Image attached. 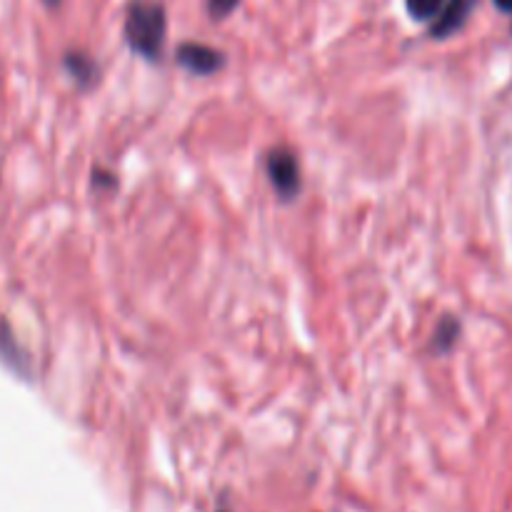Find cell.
<instances>
[{
	"label": "cell",
	"instance_id": "1",
	"mask_svg": "<svg viewBox=\"0 0 512 512\" xmlns=\"http://www.w3.org/2000/svg\"><path fill=\"white\" fill-rule=\"evenodd\" d=\"M165 8L160 3L135 0L125 18V40L130 50L145 60H160L165 43Z\"/></svg>",
	"mask_w": 512,
	"mask_h": 512
},
{
	"label": "cell",
	"instance_id": "2",
	"mask_svg": "<svg viewBox=\"0 0 512 512\" xmlns=\"http://www.w3.org/2000/svg\"><path fill=\"white\" fill-rule=\"evenodd\" d=\"M268 178L280 200L290 203L300 195V165L293 150L275 148L268 153Z\"/></svg>",
	"mask_w": 512,
	"mask_h": 512
},
{
	"label": "cell",
	"instance_id": "3",
	"mask_svg": "<svg viewBox=\"0 0 512 512\" xmlns=\"http://www.w3.org/2000/svg\"><path fill=\"white\" fill-rule=\"evenodd\" d=\"M178 63L195 75H213L223 68L225 58L220 50L200 43H183L178 48Z\"/></svg>",
	"mask_w": 512,
	"mask_h": 512
},
{
	"label": "cell",
	"instance_id": "4",
	"mask_svg": "<svg viewBox=\"0 0 512 512\" xmlns=\"http://www.w3.org/2000/svg\"><path fill=\"white\" fill-rule=\"evenodd\" d=\"M475 3H478V0H448V3H445V8L440 10L438 20H435V25H433V33L430 35L438 40H443V38H450V35L458 33V30L468 23L470 13L475 10Z\"/></svg>",
	"mask_w": 512,
	"mask_h": 512
},
{
	"label": "cell",
	"instance_id": "5",
	"mask_svg": "<svg viewBox=\"0 0 512 512\" xmlns=\"http://www.w3.org/2000/svg\"><path fill=\"white\" fill-rule=\"evenodd\" d=\"M65 68H68V73L73 75L75 83L83 85V88H90V85L98 80V63L85 53L65 55Z\"/></svg>",
	"mask_w": 512,
	"mask_h": 512
},
{
	"label": "cell",
	"instance_id": "6",
	"mask_svg": "<svg viewBox=\"0 0 512 512\" xmlns=\"http://www.w3.org/2000/svg\"><path fill=\"white\" fill-rule=\"evenodd\" d=\"M0 358L5 360V363L10 365V368L15 370V373L20 375H28L30 373V365H28V355L23 353V350L15 345L13 335H10L8 325L0 320Z\"/></svg>",
	"mask_w": 512,
	"mask_h": 512
},
{
	"label": "cell",
	"instance_id": "7",
	"mask_svg": "<svg viewBox=\"0 0 512 512\" xmlns=\"http://www.w3.org/2000/svg\"><path fill=\"white\" fill-rule=\"evenodd\" d=\"M458 335H460V323L455 318H450V315H445V318L440 320L438 330H435L433 348L438 350V353H450L453 345L458 343Z\"/></svg>",
	"mask_w": 512,
	"mask_h": 512
},
{
	"label": "cell",
	"instance_id": "8",
	"mask_svg": "<svg viewBox=\"0 0 512 512\" xmlns=\"http://www.w3.org/2000/svg\"><path fill=\"white\" fill-rule=\"evenodd\" d=\"M405 8L415 20H430L440 15L445 8V0H405Z\"/></svg>",
	"mask_w": 512,
	"mask_h": 512
},
{
	"label": "cell",
	"instance_id": "9",
	"mask_svg": "<svg viewBox=\"0 0 512 512\" xmlns=\"http://www.w3.org/2000/svg\"><path fill=\"white\" fill-rule=\"evenodd\" d=\"M240 5V0H208V10L215 20H223Z\"/></svg>",
	"mask_w": 512,
	"mask_h": 512
},
{
	"label": "cell",
	"instance_id": "10",
	"mask_svg": "<svg viewBox=\"0 0 512 512\" xmlns=\"http://www.w3.org/2000/svg\"><path fill=\"white\" fill-rule=\"evenodd\" d=\"M495 5H498L500 10H503V13H510L512 15V0H493Z\"/></svg>",
	"mask_w": 512,
	"mask_h": 512
},
{
	"label": "cell",
	"instance_id": "11",
	"mask_svg": "<svg viewBox=\"0 0 512 512\" xmlns=\"http://www.w3.org/2000/svg\"><path fill=\"white\" fill-rule=\"evenodd\" d=\"M60 0H45V5H50V8H53V5H58Z\"/></svg>",
	"mask_w": 512,
	"mask_h": 512
}]
</instances>
